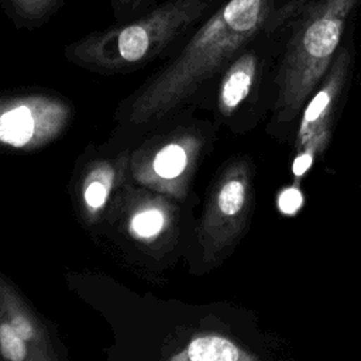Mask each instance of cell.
Wrapping results in <instances>:
<instances>
[{
  "mask_svg": "<svg viewBox=\"0 0 361 361\" xmlns=\"http://www.w3.org/2000/svg\"><path fill=\"white\" fill-rule=\"evenodd\" d=\"M276 0H228L188 39L179 52L121 102L127 126L164 118L190 100L265 27Z\"/></svg>",
  "mask_w": 361,
  "mask_h": 361,
  "instance_id": "1",
  "label": "cell"
},
{
  "mask_svg": "<svg viewBox=\"0 0 361 361\" xmlns=\"http://www.w3.org/2000/svg\"><path fill=\"white\" fill-rule=\"evenodd\" d=\"M212 0H165L135 20L90 32L65 47V58L93 73L133 72L189 31Z\"/></svg>",
  "mask_w": 361,
  "mask_h": 361,
  "instance_id": "2",
  "label": "cell"
},
{
  "mask_svg": "<svg viewBox=\"0 0 361 361\" xmlns=\"http://www.w3.org/2000/svg\"><path fill=\"white\" fill-rule=\"evenodd\" d=\"M357 0H316L290 37L276 73L275 120L298 117L338 52Z\"/></svg>",
  "mask_w": 361,
  "mask_h": 361,
  "instance_id": "3",
  "label": "cell"
},
{
  "mask_svg": "<svg viewBox=\"0 0 361 361\" xmlns=\"http://www.w3.org/2000/svg\"><path fill=\"white\" fill-rule=\"evenodd\" d=\"M251 169L245 159L230 162L207 200L199 241L206 262H214L243 235L252 203Z\"/></svg>",
  "mask_w": 361,
  "mask_h": 361,
  "instance_id": "4",
  "label": "cell"
},
{
  "mask_svg": "<svg viewBox=\"0 0 361 361\" xmlns=\"http://www.w3.org/2000/svg\"><path fill=\"white\" fill-rule=\"evenodd\" d=\"M73 117L72 104L49 92L0 96V147L32 151L59 138Z\"/></svg>",
  "mask_w": 361,
  "mask_h": 361,
  "instance_id": "5",
  "label": "cell"
},
{
  "mask_svg": "<svg viewBox=\"0 0 361 361\" xmlns=\"http://www.w3.org/2000/svg\"><path fill=\"white\" fill-rule=\"evenodd\" d=\"M0 358L3 361H61L48 326L1 272Z\"/></svg>",
  "mask_w": 361,
  "mask_h": 361,
  "instance_id": "6",
  "label": "cell"
},
{
  "mask_svg": "<svg viewBox=\"0 0 361 361\" xmlns=\"http://www.w3.org/2000/svg\"><path fill=\"white\" fill-rule=\"evenodd\" d=\"M351 61L353 56L350 48H343L337 52L327 73L303 109L296 133L295 151L305 147H313L319 154H323L326 149L331 134V117L345 86Z\"/></svg>",
  "mask_w": 361,
  "mask_h": 361,
  "instance_id": "7",
  "label": "cell"
},
{
  "mask_svg": "<svg viewBox=\"0 0 361 361\" xmlns=\"http://www.w3.org/2000/svg\"><path fill=\"white\" fill-rule=\"evenodd\" d=\"M203 138L193 127H178L161 137L152 147H147L141 166L145 173L161 180L182 176L197 158Z\"/></svg>",
  "mask_w": 361,
  "mask_h": 361,
  "instance_id": "8",
  "label": "cell"
},
{
  "mask_svg": "<svg viewBox=\"0 0 361 361\" xmlns=\"http://www.w3.org/2000/svg\"><path fill=\"white\" fill-rule=\"evenodd\" d=\"M258 72V56L254 51L240 52L226 68L219 90L217 109L223 117H231L245 102Z\"/></svg>",
  "mask_w": 361,
  "mask_h": 361,
  "instance_id": "9",
  "label": "cell"
},
{
  "mask_svg": "<svg viewBox=\"0 0 361 361\" xmlns=\"http://www.w3.org/2000/svg\"><path fill=\"white\" fill-rule=\"evenodd\" d=\"M169 361H258V358L227 337L199 334Z\"/></svg>",
  "mask_w": 361,
  "mask_h": 361,
  "instance_id": "10",
  "label": "cell"
},
{
  "mask_svg": "<svg viewBox=\"0 0 361 361\" xmlns=\"http://www.w3.org/2000/svg\"><path fill=\"white\" fill-rule=\"evenodd\" d=\"M127 154H121L117 159L99 161L92 165L85 178V186L82 192L83 203L90 214H97L104 206L120 172L127 165Z\"/></svg>",
  "mask_w": 361,
  "mask_h": 361,
  "instance_id": "11",
  "label": "cell"
},
{
  "mask_svg": "<svg viewBox=\"0 0 361 361\" xmlns=\"http://www.w3.org/2000/svg\"><path fill=\"white\" fill-rule=\"evenodd\" d=\"M63 0H0L3 8L14 21L25 24H41Z\"/></svg>",
  "mask_w": 361,
  "mask_h": 361,
  "instance_id": "12",
  "label": "cell"
},
{
  "mask_svg": "<svg viewBox=\"0 0 361 361\" xmlns=\"http://www.w3.org/2000/svg\"><path fill=\"white\" fill-rule=\"evenodd\" d=\"M165 214L158 207H147L137 212L130 220L131 233L144 240L157 237L165 226Z\"/></svg>",
  "mask_w": 361,
  "mask_h": 361,
  "instance_id": "13",
  "label": "cell"
},
{
  "mask_svg": "<svg viewBox=\"0 0 361 361\" xmlns=\"http://www.w3.org/2000/svg\"><path fill=\"white\" fill-rule=\"evenodd\" d=\"M111 1H113L114 16L118 20V24H121L127 17L135 14V11L138 10H142L154 0H111Z\"/></svg>",
  "mask_w": 361,
  "mask_h": 361,
  "instance_id": "14",
  "label": "cell"
},
{
  "mask_svg": "<svg viewBox=\"0 0 361 361\" xmlns=\"http://www.w3.org/2000/svg\"><path fill=\"white\" fill-rule=\"evenodd\" d=\"M0 361H3V360H1V358H0Z\"/></svg>",
  "mask_w": 361,
  "mask_h": 361,
  "instance_id": "15",
  "label": "cell"
}]
</instances>
